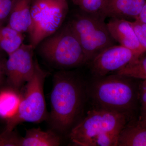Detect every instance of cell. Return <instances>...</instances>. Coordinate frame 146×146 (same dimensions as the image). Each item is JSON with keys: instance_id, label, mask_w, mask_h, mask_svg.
I'll list each match as a JSON object with an SVG mask.
<instances>
[{"instance_id": "obj_20", "label": "cell", "mask_w": 146, "mask_h": 146, "mask_svg": "<svg viewBox=\"0 0 146 146\" xmlns=\"http://www.w3.org/2000/svg\"><path fill=\"white\" fill-rule=\"evenodd\" d=\"M21 138L13 130L3 131L0 134V146H19Z\"/></svg>"}, {"instance_id": "obj_18", "label": "cell", "mask_w": 146, "mask_h": 146, "mask_svg": "<svg viewBox=\"0 0 146 146\" xmlns=\"http://www.w3.org/2000/svg\"><path fill=\"white\" fill-rule=\"evenodd\" d=\"M108 1L109 0H72L73 3L83 12L104 19L106 18L104 11Z\"/></svg>"}, {"instance_id": "obj_24", "label": "cell", "mask_w": 146, "mask_h": 146, "mask_svg": "<svg viewBox=\"0 0 146 146\" xmlns=\"http://www.w3.org/2000/svg\"><path fill=\"white\" fill-rule=\"evenodd\" d=\"M137 18L139 19L142 23L146 24V1L141 13Z\"/></svg>"}, {"instance_id": "obj_21", "label": "cell", "mask_w": 146, "mask_h": 146, "mask_svg": "<svg viewBox=\"0 0 146 146\" xmlns=\"http://www.w3.org/2000/svg\"><path fill=\"white\" fill-rule=\"evenodd\" d=\"M13 0H3L0 3V25H6L10 16Z\"/></svg>"}, {"instance_id": "obj_5", "label": "cell", "mask_w": 146, "mask_h": 146, "mask_svg": "<svg viewBox=\"0 0 146 146\" xmlns=\"http://www.w3.org/2000/svg\"><path fill=\"white\" fill-rule=\"evenodd\" d=\"M34 63L33 76L22 91L18 111L7 120L5 131H12L21 123H39L48 119L44 93V84L48 73L40 67L37 60H34Z\"/></svg>"}, {"instance_id": "obj_15", "label": "cell", "mask_w": 146, "mask_h": 146, "mask_svg": "<svg viewBox=\"0 0 146 146\" xmlns=\"http://www.w3.org/2000/svg\"><path fill=\"white\" fill-rule=\"evenodd\" d=\"M60 137L52 130L44 131L38 127L27 130L25 137H21L19 146H58Z\"/></svg>"}, {"instance_id": "obj_12", "label": "cell", "mask_w": 146, "mask_h": 146, "mask_svg": "<svg viewBox=\"0 0 146 146\" xmlns=\"http://www.w3.org/2000/svg\"><path fill=\"white\" fill-rule=\"evenodd\" d=\"M31 1L32 0H13L7 25L22 33H29L32 23Z\"/></svg>"}, {"instance_id": "obj_7", "label": "cell", "mask_w": 146, "mask_h": 146, "mask_svg": "<svg viewBox=\"0 0 146 146\" xmlns=\"http://www.w3.org/2000/svg\"><path fill=\"white\" fill-rule=\"evenodd\" d=\"M105 19L82 11L75 14L69 22L80 42L88 63L103 50L115 45Z\"/></svg>"}, {"instance_id": "obj_17", "label": "cell", "mask_w": 146, "mask_h": 146, "mask_svg": "<svg viewBox=\"0 0 146 146\" xmlns=\"http://www.w3.org/2000/svg\"><path fill=\"white\" fill-rule=\"evenodd\" d=\"M146 53L115 74L133 79H138L142 80H146Z\"/></svg>"}, {"instance_id": "obj_25", "label": "cell", "mask_w": 146, "mask_h": 146, "mask_svg": "<svg viewBox=\"0 0 146 146\" xmlns=\"http://www.w3.org/2000/svg\"><path fill=\"white\" fill-rule=\"evenodd\" d=\"M141 110L139 119L146 121V104L141 106Z\"/></svg>"}, {"instance_id": "obj_11", "label": "cell", "mask_w": 146, "mask_h": 146, "mask_svg": "<svg viewBox=\"0 0 146 146\" xmlns=\"http://www.w3.org/2000/svg\"><path fill=\"white\" fill-rule=\"evenodd\" d=\"M146 0H109L104 11L105 18L136 19Z\"/></svg>"}, {"instance_id": "obj_13", "label": "cell", "mask_w": 146, "mask_h": 146, "mask_svg": "<svg viewBox=\"0 0 146 146\" xmlns=\"http://www.w3.org/2000/svg\"><path fill=\"white\" fill-rule=\"evenodd\" d=\"M117 146H146V121L128 122L120 133Z\"/></svg>"}, {"instance_id": "obj_4", "label": "cell", "mask_w": 146, "mask_h": 146, "mask_svg": "<svg viewBox=\"0 0 146 146\" xmlns=\"http://www.w3.org/2000/svg\"><path fill=\"white\" fill-rule=\"evenodd\" d=\"M37 47L42 58L60 70H70L88 63L80 42L69 22L44 39Z\"/></svg>"}, {"instance_id": "obj_16", "label": "cell", "mask_w": 146, "mask_h": 146, "mask_svg": "<svg viewBox=\"0 0 146 146\" xmlns=\"http://www.w3.org/2000/svg\"><path fill=\"white\" fill-rule=\"evenodd\" d=\"M24 39V33L7 25H0V51L8 56L20 48Z\"/></svg>"}, {"instance_id": "obj_3", "label": "cell", "mask_w": 146, "mask_h": 146, "mask_svg": "<svg viewBox=\"0 0 146 146\" xmlns=\"http://www.w3.org/2000/svg\"><path fill=\"white\" fill-rule=\"evenodd\" d=\"M131 78L116 74L95 78L89 86V96L96 107L129 116L139 100L138 87L136 88Z\"/></svg>"}, {"instance_id": "obj_8", "label": "cell", "mask_w": 146, "mask_h": 146, "mask_svg": "<svg viewBox=\"0 0 146 146\" xmlns=\"http://www.w3.org/2000/svg\"><path fill=\"white\" fill-rule=\"evenodd\" d=\"M34 50L31 45L23 43L9 55L5 63V85L21 90L31 78L35 70Z\"/></svg>"}, {"instance_id": "obj_14", "label": "cell", "mask_w": 146, "mask_h": 146, "mask_svg": "<svg viewBox=\"0 0 146 146\" xmlns=\"http://www.w3.org/2000/svg\"><path fill=\"white\" fill-rule=\"evenodd\" d=\"M22 91L5 85L0 87V119L8 120L18 111Z\"/></svg>"}, {"instance_id": "obj_19", "label": "cell", "mask_w": 146, "mask_h": 146, "mask_svg": "<svg viewBox=\"0 0 146 146\" xmlns=\"http://www.w3.org/2000/svg\"><path fill=\"white\" fill-rule=\"evenodd\" d=\"M130 22L140 44L146 50V24L138 18Z\"/></svg>"}, {"instance_id": "obj_22", "label": "cell", "mask_w": 146, "mask_h": 146, "mask_svg": "<svg viewBox=\"0 0 146 146\" xmlns=\"http://www.w3.org/2000/svg\"><path fill=\"white\" fill-rule=\"evenodd\" d=\"M3 54L0 51V87L5 84V63L7 59Z\"/></svg>"}, {"instance_id": "obj_6", "label": "cell", "mask_w": 146, "mask_h": 146, "mask_svg": "<svg viewBox=\"0 0 146 146\" xmlns=\"http://www.w3.org/2000/svg\"><path fill=\"white\" fill-rule=\"evenodd\" d=\"M68 12L66 0H32V23L28 33L29 44L34 49L60 28Z\"/></svg>"}, {"instance_id": "obj_10", "label": "cell", "mask_w": 146, "mask_h": 146, "mask_svg": "<svg viewBox=\"0 0 146 146\" xmlns=\"http://www.w3.org/2000/svg\"><path fill=\"white\" fill-rule=\"evenodd\" d=\"M106 24L111 36L120 45L131 50L138 57L146 52V50L140 44L130 21L110 18Z\"/></svg>"}, {"instance_id": "obj_1", "label": "cell", "mask_w": 146, "mask_h": 146, "mask_svg": "<svg viewBox=\"0 0 146 146\" xmlns=\"http://www.w3.org/2000/svg\"><path fill=\"white\" fill-rule=\"evenodd\" d=\"M89 96V86L74 71L60 70L53 78L48 116L54 130L64 133L76 124Z\"/></svg>"}, {"instance_id": "obj_2", "label": "cell", "mask_w": 146, "mask_h": 146, "mask_svg": "<svg viewBox=\"0 0 146 146\" xmlns=\"http://www.w3.org/2000/svg\"><path fill=\"white\" fill-rule=\"evenodd\" d=\"M129 117L124 113L95 107L72 128L69 138L75 146H117Z\"/></svg>"}, {"instance_id": "obj_9", "label": "cell", "mask_w": 146, "mask_h": 146, "mask_svg": "<svg viewBox=\"0 0 146 146\" xmlns=\"http://www.w3.org/2000/svg\"><path fill=\"white\" fill-rule=\"evenodd\" d=\"M138 58L129 49L115 45L103 50L88 63L94 77H101L120 70Z\"/></svg>"}, {"instance_id": "obj_26", "label": "cell", "mask_w": 146, "mask_h": 146, "mask_svg": "<svg viewBox=\"0 0 146 146\" xmlns=\"http://www.w3.org/2000/svg\"><path fill=\"white\" fill-rule=\"evenodd\" d=\"M2 1H3V0H0V3Z\"/></svg>"}, {"instance_id": "obj_23", "label": "cell", "mask_w": 146, "mask_h": 146, "mask_svg": "<svg viewBox=\"0 0 146 146\" xmlns=\"http://www.w3.org/2000/svg\"><path fill=\"white\" fill-rule=\"evenodd\" d=\"M138 99L141 106L146 104V79L142 80L138 86Z\"/></svg>"}]
</instances>
